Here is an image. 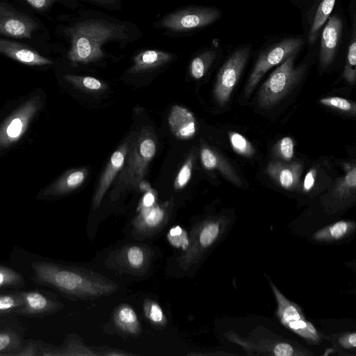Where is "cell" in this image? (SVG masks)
I'll list each match as a JSON object with an SVG mask.
<instances>
[{"label": "cell", "mask_w": 356, "mask_h": 356, "mask_svg": "<svg viewBox=\"0 0 356 356\" xmlns=\"http://www.w3.org/2000/svg\"><path fill=\"white\" fill-rule=\"evenodd\" d=\"M88 176L86 168L69 171L49 188L45 195H58L69 193L82 185Z\"/></svg>", "instance_id": "26"}, {"label": "cell", "mask_w": 356, "mask_h": 356, "mask_svg": "<svg viewBox=\"0 0 356 356\" xmlns=\"http://www.w3.org/2000/svg\"><path fill=\"white\" fill-rule=\"evenodd\" d=\"M195 159L194 152L191 153L186 160L180 168L174 181V188L176 190H181L189 182L193 172V166Z\"/></svg>", "instance_id": "37"}, {"label": "cell", "mask_w": 356, "mask_h": 356, "mask_svg": "<svg viewBox=\"0 0 356 356\" xmlns=\"http://www.w3.org/2000/svg\"><path fill=\"white\" fill-rule=\"evenodd\" d=\"M303 44L301 38H290L282 40L263 51L249 76L245 94L249 95L268 70L282 63L292 54H297Z\"/></svg>", "instance_id": "8"}, {"label": "cell", "mask_w": 356, "mask_h": 356, "mask_svg": "<svg viewBox=\"0 0 356 356\" xmlns=\"http://www.w3.org/2000/svg\"><path fill=\"white\" fill-rule=\"evenodd\" d=\"M22 346L19 336L14 331L0 332V356L16 355Z\"/></svg>", "instance_id": "29"}, {"label": "cell", "mask_w": 356, "mask_h": 356, "mask_svg": "<svg viewBox=\"0 0 356 356\" xmlns=\"http://www.w3.org/2000/svg\"><path fill=\"white\" fill-rule=\"evenodd\" d=\"M296 54L284 60L269 76L258 92V104L268 109L277 104L302 79L306 65L296 67Z\"/></svg>", "instance_id": "5"}, {"label": "cell", "mask_w": 356, "mask_h": 356, "mask_svg": "<svg viewBox=\"0 0 356 356\" xmlns=\"http://www.w3.org/2000/svg\"><path fill=\"white\" fill-rule=\"evenodd\" d=\"M131 138V134L112 154L97 184L92 201V207L97 209L116 176L121 170L125 160Z\"/></svg>", "instance_id": "15"}, {"label": "cell", "mask_w": 356, "mask_h": 356, "mask_svg": "<svg viewBox=\"0 0 356 356\" xmlns=\"http://www.w3.org/2000/svg\"><path fill=\"white\" fill-rule=\"evenodd\" d=\"M277 302V315L281 323L305 340L318 343L321 334L314 325L308 321L300 307L287 299L277 287L269 280Z\"/></svg>", "instance_id": "7"}, {"label": "cell", "mask_w": 356, "mask_h": 356, "mask_svg": "<svg viewBox=\"0 0 356 356\" xmlns=\"http://www.w3.org/2000/svg\"><path fill=\"white\" fill-rule=\"evenodd\" d=\"M216 57V52L213 49H207L195 56L191 61L189 72L195 79H200L204 76Z\"/></svg>", "instance_id": "27"}, {"label": "cell", "mask_w": 356, "mask_h": 356, "mask_svg": "<svg viewBox=\"0 0 356 356\" xmlns=\"http://www.w3.org/2000/svg\"><path fill=\"white\" fill-rule=\"evenodd\" d=\"M323 105L335 108L343 112L356 113V105L355 102L339 97H329L321 98L319 100Z\"/></svg>", "instance_id": "39"}, {"label": "cell", "mask_w": 356, "mask_h": 356, "mask_svg": "<svg viewBox=\"0 0 356 356\" xmlns=\"http://www.w3.org/2000/svg\"><path fill=\"white\" fill-rule=\"evenodd\" d=\"M342 30L341 19L334 15L325 25L321 35L320 47V64L325 69L332 62L340 41Z\"/></svg>", "instance_id": "18"}, {"label": "cell", "mask_w": 356, "mask_h": 356, "mask_svg": "<svg viewBox=\"0 0 356 356\" xmlns=\"http://www.w3.org/2000/svg\"><path fill=\"white\" fill-rule=\"evenodd\" d=\"M339 345L347 350L355 349L356 347V333H345L339 338Z\"/></svg>", "instance_id": "41"}, {"label": "cell", "mask_w": 356, "mask_h": 356, "mask_svg": "<svg viewBox=\"0 0 356 356\" xmlns=\"http://www.w3.org/2000/svg\"><path fill=\"white\" fill-rule=\"evenodd\" d=\"M97 353L89 349L80 339L71 337L67 339L63 347L58 348L40 344V355L48 356L97 355Z\"/></svg>", "instance_id": "23"}, {"label": "cell", "mask_w": 356, "mask_h": 356, "mask_svg": "<svg viewBox=\"0 0 356 356\" xmlns=\"http://www.w3.org/2000/svg\"><path fill=\"white\" fill-rule=\"evenodd\" d=\"M94 6H99L111 10H120L122 8L121 0H82Z\"/></svg>", "instance_id": "40"}, {"label": "cell", "mask_w": 356, "mask_h": 356, "mask_svg": "<svg viewBox=\"0 0 356 356\" xmlns=\"http://www.w3.org/2000/svg\"><path fill=\"white\" fill-rule=\"evenodd\" d=\"M114 323L124 333L137 335L141 331V326L134 309L127 304L119 305L113 312Z\"/></svg>", "instance_id": "25"}, {"label": "cell", "mask_w": 356, "mask_h": 356, "mask_svg": "<svg viewBox=\"0 0 356 356\" xmlns=\"http://www.w3.org/2000/svg\"><path fill=\"white\" fill-rule=\"evenodd\" d=\"M275 157L289 162L293 157L294 142L291 137L285 136L278 140L273 147Z\"/></svg>", "instance_id": "36"}, {"label": "cell", "mask_w": 356, "mask_h": 356, "mask_svg": "<svg viewBox=\"0 0 356 356\" xmlns=\"http://www.w3.org/2000/svg\"><path fill=\"white\" fill-rule=\"evenodd\" d=\"M156 195L157 193L153 188L145 191L139 207H149L154 204L156 200Z\"/></svg>", "instance_id": "43"}, {"label": "cell", "mask_w": 356, "mask_h": 356, "mask_svg": "<svg viewBox=\"0 0 356 356\" xmlns=\"http://www.w3.org/2000/svg\"><path fill=\"white\" fill-rule=\"evenodd\" d=\"M356 224L350 220H340L316 231L313 240L321 243H330L344 238L355 229Z\"/></svg>", "instance_id": "22"}, {"label": "cell", "mask_w": 356, "mask_h": 356, "mask_svg": "<svg viewBox=\"0 0 356 356\" xmlns=\"http://www.w3.org/2000/svg\"><path fill=\"white\" fill-rule=\"evenodd\" d=\"M40 104V97L32 98L13 113L1 124L0 147L13 144L22 136Z\"/></svg>", "instance_id": "10"}, {"label": "cell", "mask_w": 356, "mask_h": 356, "mask_svg": "<svg viewBox=\"0 0 356 356\" xmlns=\"http://www.w3.org/2000/svg\"><path fill=\"white\" fill-rule=\"evenodd\" d=\"M335 1L336 0H322L320 3L309 33V41L311 44L314 42L318 31L330 17Z\"/></svg>", "instance_id": "28"}, {"label": "cell", "mask_w": 356, "mask_h": 356, "mask_svg": "<svg viewBox=\"0 0 356 356\" xmlns=\"http://www.w3.org/2000/svg\"><path fill=\"white\" fill-rule=\"evenodd\" d=\"M38 27V24L31 17L0 3V34L15 38H31Z\"/></svg>", "instance_id": "14"}, {"label": "cell", "mask_w": 356, "mask_h": 356, "mask_svg": "<svg viewBox=\"0 0 356 356\" xmlns=\"http://www.w3.org/2000/svg\"><path fill=\"white\" fill-rule=\"evenodd\" d=\"M33 8L44 10L48 8L57 0H26Z\"/></svg>", "instance_id": "45"}, {"label": "cell", "mask_w": 356, "mask_h": 356, "mask_svg": "<svg viewBox=\"0 0 356 356\" xmlns=\"http://www.w3.org/2000/svg\"><path fill=\"white\" fill-rule=\"evenodd\" d=\"M355 23L353 26V33L348 49L347 60L345 65L343 76L350 83H353L356 76V37Z\"/></svg>", "instance_id": "30"}, {"label": "cell", "mask_w": 356, "mask_h": 356, "mask_svg": "<svg viewBox=\"0 0 356 356\" xmlns=\"http://www.w3.org/2000/svg\"><path fill=\"white\" fill-rule=\"evenodd\" d=\"M266 172L282 188L294 190L300 186L302 165L298 162L273 161L268 163Z\"/></svg>", "instance_id": "19"}, {"label": "cell", "mask_w": 356, "mask_h": 356, "mask_svg": "<svg viewBox=\"0 0 356 356\" xmlns=\"http://www.w3.org/2000/svg\"><path fill=\"white\" fill-rule=\"evenodd\" d=\"M229 137L231 145L237 154L244 156H251L254 154V149L245 136L232 131L229 132Z\"/></svg>", "instance_id": "38"}, {"label": "cell", "mask_w": 356, "mask_h": 356, "mask_svg": "<svg viewBox=\"0 0 356 356\" xmlns=\"http://www.w3.org/2000/svg\"><path fill=\"white\" fill-rule=\"evenodd\" d=\"M143 310L146 318L154 325L164 327L166 325V316L160 305L154 300L146 299L143 302Z\"/></svg>", "instance_id": "33"}, {"label": "cell", "mask_w": 356, "mask_h": 356, "mask_svg": "<svg viewBox=\"0 0 356 356\" xmlns=\"http://www.w3.org/2000/svg\"><path fill=\"white\" fill-rule=\"evenodd\" d=\"M168 125L172 134L178 139L188 140L196 134V120L186 108L175 105L169 112Z\"/></svg>", "instance_id": "20"}, {"label": "cell", "mask_w": 356, "mask_h": 356, "mask_svg": "<svg viewBox=\"0 0 356 356\" xmlns=\"http://www.w3.org/2000/svg\"><path fill=\"white\" fill-rule=\"evenodd\" d=\"M24 285V277L16 270L0 265V289L20 288Z\"/></svg>", "instance_id": "34"}, {"label": "cell", "mask_w": 356, "mask_h": 356, "mask_svg": "<svg viewBox=\"0 0 356 356\" xmlns=\"http://www.w3.org/2000/svg\"><path fill=\"white\" fill-rule=\"evenodd\" d=\"M31 266L33 282L69 297L93 299L110 295L118 288L112 280L86 268L41 261Z\"/></svg>", "instance_id": "2"}, {"label": "cell", "mask_w": 356, "mask_h": 356, "mask_svg": "<svg viewBox=\"0 0 356 356\" xmlns=\"http://www.w3.org/2000/svg\"><path fill=\"white\" fill-rule=\"evenodd\" d=\"M177 57V55L159 49H145L138 51L132 58V65L127 73L131 74H143L163 67Z\"/></svg>", "instance_id": "17"}, {"label": "cell", "mask_w": 356, "mask_h": 356, "mask_svg": "<svg viewBox=\"0 0 356 356\" xmlns=\"http://www.w3.org/2000/svg\"><path fill=\"white\" fill-rule=\"evenodd\" d=\"M0 53L28 65H45L53 62L25 45L14 41L0 38Z\"/></svg>", "instance_id": "21"}, {"label": "cell", "mask_w": 356, "mask_h": 356, "mask_svg": "<svg viewBox=\"0 0 356 356\" xmlns=\"http://www.w3.org/2000/svg\"><path fill=\"white\" fill-rule=\"evenodd\" d=\"M200 160L202 166L208 170L218 169L229 180L238 185L241 184L240 179L229 163L218 153L207 147H203L200 151Z\"/></svg>", "instance_id": "24"}, {"label": "cell", "mask_w": 356, "mask_h": 356, "mask_svg": "<svg viewBox=\"0 0 356 356\" xmlns=\"http://www.w3.org/2000/svg\"><path fill=\"white\" fill-rule=\"evenodd\" d=\"M172 199L161 204L155 203L149 207H138L139 213L132 222V233L135 236H152L166 224L172 208Z\"/></svg>", "instance_id": "11"}, {"label": "cell", "mask_w": 356, "mask_h": 356, "mask_svg": "<svg viewBox=\"0 0 356 356\" xmlns=\"http://www.w3.org/2000/svg\"><path fill=\"white\" fill-rule=\"evenodd\" d=\"M226 337L241 346L248 355H267L276 356H294L309 355L284 341L260 339L254 341L249 338H243L234 332H228Z\"/></svg>", "instance_id": "13"}, {"label": "cell", "mask_w": 356, "mask_h": 356, "mask_svg": "<svg viewBox=\"0 0 356 356\" xmlns=\"http://www.w3.org/2000/svg\"><path fill=\"white\" fill-rule=\"evenodd\" d=\"M23 305L24 300L19 291L0 293V314H17Z\"/></svg>", "instance_id": "35"}, {"label": "cell", "mask_w": 356, "mask_h": 356, "mask_svg": "<svg viewBox=\"0 0 356 356\" xmlns=\"http://www.w3.org/2000/svg\"><path fill=\"white\" fill-rule=\"evenodd\" d=\"M229 223L225 216L206 218L197 223L191 232L188 244L177 259L179 268L188 270L221 238Z\"/></svg>", "instance_id": "4"}, {"label": "cell", "mask_w": 356, "mask_h": 356, "mask_svg": "<svg viewBox=\"0 0 356 356\" xmlns=\"http://www.w3.org/2000/svg\"><path fill=\"white\" fill-rule=\"evenodd\" d=\"M24 300L17 314L26 316H42L54 314L64 305L58 300L39 291H19Z\"/></svg>", "instance_id": "16"}, {"label": "cell", "mask_w": 356, "mask_h": 356, "mask_svg": "<svg viewBox=\"0 0 356 356\" xmlns=\"http://www.w3.org/2000/svg\"><path fill=\"white\" fill-rule=\"evenodd\" d=\"M157 147L156 136L150 126L131 134L124 165L115 179L113 194L138 190Z\"/></svg>", "instance_id": "3"}, {"label": "cell", "mask_w": 356, "mask_h": 356, "mask_svg": "<svg viewBox=\"0 0 356 356\" xmlns=\"http://www.w3.org/2000/svg\"><path fill=\"white\" fill-rule=\"evenodd\" d=\"M152 251L143 244H127L117 250L110 257L111 264L127 271L141 274L150 264Z\"/></svg>", "instance_id": "12"}, {"label": "cell", "mask_w": 356, "mask_h": 356, "mask_svg": "<svg viewBox=\"0 0 356 356\" xmlns=\"http://www.w3.org/2000/svg\"><path fill=\"white\" fill-rule=\"evenodd\" d=\"M64 79L76 88L88 91H102L106 89L105 83L99 79L90 76L66 74Z\"/></svg>", "instance_id": "31"}, {"label": "cell", "mask_w": 356, "mask_h": 356, "mask_svg": "<svg viewBox=\"0 0 356 356\" xmlns=\"http://www.w3.org/2000/svg\"><path fill=\"white\" fill-rule=\"evenodd\" d=\"M65 32L70 40L67 58L84 65L104 60L108 56L105 47L109 44L125 47L143 35L136 24L95 10H89Z\"/></svg>", "instance_id": "1"}, {"label": "cell", "mask_w": 356, "mask_h": 356, "mask_svg": "<svg viewBox=\"0 0 356 356\" xmlns=\"http://www.w3.org/2000/svg\"><path fill=\"white\" fill-rule=\"evenodd\" d=\"M250 55V49L241 48L234 52L220 67L213 94L220 106L226 104L238 83Z\"/></svg>", "instance_id": "9"}, {"label": "cell", "mask_w": 356, "mask_h": 356, "mask_svg": "<svg viewBox=\"0 0 356 356\" xmlns=\"http://www.w3.org/2000/svg\"><path fill=\"white\" fill-rule=\"evenodd\" d=\"M40 355V344L35 341L31 342L25 346H22L17 353V356H35Z\"/></svg>", "instance_id": "42"}, {"label": "cell", "mask_w": 356, "mask_h": 356, "mask_svg": "<svg viewBox=\"0 0 356 356\" xmlns=\"http://www.w3.org/2000/svg\"><path fill=\"white\" fill-rule=\"evenodd\" d=\"M220 16V11L215 8L188 6L166 14L153 26L170 34L181 35L205 27L218 19Z\"/></svg>", "instance_id": "6"}, {"label": "cell", "mask_w": 356, "mask_h": 356, "mask_svg": "<svg viewBox=\"0 0 356 356\" xmlns=\"http://www.w3.org/2000/svg\"><path fill=\"white\" fill-rule=\"evenodd\" d=\"M356 188V168L355 165L349 167L346 175L338 182L334 194L337 197L345 198L354 192Z\"/></svg>", "instance_id": "32"}, {"label": "cell", "mask_w": 356, "mask_h": 356, "mask_svg": "<svg viewBox=\"0 0 356 356\" xmlns=\"http://www.w3.org/2000/svg\"><path fill=\"white\" fill-rule=\"evenodd\" d=\"M316 177V170L315 169H310L307 173L303 182V190L305 192L309 191L313 188Z\"/></svg>", "instance_id": "44"}]
</instances>
